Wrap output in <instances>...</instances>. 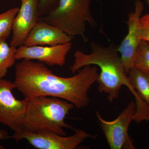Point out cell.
<instances>
[{
  "label": "cell",
  "mask_w": 149,
  "mask_h": 149,
  "mask_svg": "<svg viewBox=\"0 0 149 149\" xmlns=\"http://www.w3.org/2000/svg\"><path fill=\"white\" fill-rule=\"evenodd\" d=\"M74 134L66 137L50 132L32 133L22 130L14 133L9 138L16 142L22 139L27 140L30 145L39 149H74L86 139H96L97 135H91L84 130L75 129Z\"/></svg>",
  "instance_id": "cell-6"
},
{
  "label": "cell",
  "mask_w": 149,
  "mask_h": 149,
  "mask_svg": "<svg viewBox=\"0 0 149 149\" xmlns=\"http://www.w3.org/2000/svg\"><path fill=\"white\" fill-rule=\"evenodd\" d=\"M19 10V8H13L0 13V41H6L11 35L14 21Z\"/></svg>",
  "instance_id": "cell-14"
},
{
  "label": "cell",
  "mask_w": 149,
  "mask_h": 149,
  "mask_svg": "<svg viewBox=\"0 0 149 149\" xmlns=\"http://www.w3.org/2000/svg\"><path fill=\"white\" fill-rule=\"evenodd\" d=\"M91 47L90 54L79 50L75 51L74 63L70 68L72 73L87 65L98 66L100 71L97 80L98 89L100 93L107 94L109 101L111 102L118 97L123 86L128 88L136 100L137 94L129 82L117 47L113 45L105 46L92 41Z\"/></svg>",
  "instance_id": "cell-2"
},
{
  "label": "cell",
  "mask_w": 149,
  "mask_h": 149,
  "mask_svg": "<svg viewBox=\"0 0 149 149\" xmlns=\"http://www.w3.org/2000/svg\"><path fill=\"white\" fill-rule=\"evenodd\" d=\"M130 85L137 95L134 120L138 123L149 120V74L133 67L128 72Z\"/></svg>",
  "instance_id": "cell-11"
},
{
  "label": "cell",
  "mask_w": 149,
  "mask_h": 149,
  "mask_svg": "<svg viewBox=\"0 0 149 149\" xmlns=\"http://www.w3.org/2000/svg\"><path fill=\"white\" fill-rule=\"evenodd\" d=\"M17 48L10 46L6 41H0V78L7 74L8 69L15 64Z\"/></svg>",
  "instance_id": "cell-13"
},
{
  "label": "cell",
  "mask_w": 149,
  "mask_h": 149,
  "mask_svg": "<svg viewBox=\"0 0 149 149\" xmlns=\"http://www.w3.org/2000/svg\"><path fill=\"white\" fill-rule=\"evenodd\" d=\"M72 39L60 28L38 21L29 32L23 45L56 46L71 42Z\"/></svg>",
  "instance_id": "cell-12"
},
{
  "label": "cell",
  "mask_w": 149,
  "mask_h": 149,
  "mask_svg": "<svg viewBox=\"0 0 149 149\" xmlns=\"http://www.w3.org/2000/svg\"><path fill=\"white\" fill-rule=\"evenodd\" d=\"M149 6V0H145Z\"/></svg>",
  "instance_id": "cell-20"
},
{
  "label": "cell",
  "mask_w": 149,
  "mask_h": 149,
  "mask_svg": "<svg viewBox=\"0 0 149 149\" xmlns=\"http://www.w3.org/2000/svg\"><path fill=\"white\" fill-rule=\"evenodd\" d=\"M15 88L14 82L0 78V124L7 126L14 133L22 130L27 104V100L14 97L12 91Z\"/></svg>",
  "instance_id": "cell-7"
},
{
  "label": "cell",
  "mask_w": 149,
  "mask_h": 149,
  "mask_svg": "<svg viewBox=\"0 0 149 149\" xmlns=\"http://www.w3.org/2000/svg\"><path fill=\"white\" fill-rule=\"evenodd\" d=\"M24 1V0H20V1H21V2L23 1Z\"/></svg>",
  "instance_id": "cell-21"
},
{
  "label": "cell",
  "mask_w": 149,
  "mask_h": 149,
  "mask_svg": "<svg viewBox=\"0 0 149 149\" xmlns=\"http://www.w3.org/2000/svg\"><path fill=\"white\" fill-rule=\"evenodd\" d=\"M71 47V42L53 46L22 45L17 48L15 57L17 61L37 60L49 66L62 67Z\"/></svg>",
  "instance_id": "cell-9"
},
{
  "label": "cell",
  "mask_w": 149,
  "mask_h": 149,
  "mask_svg": "<svg viewBox=\"0 0 149 149\" xmlns=\"http://www.w3.org/2000/svg\"><path fill=\"white\" fill-rule=\"evenodd\" d=\"M8 133L5 130H2L0 128V141L8 139Z\"/></svg>",
  "instance_id": "cell-18"
},
{
  "label": "cell",
  "mask_w": 149,
  "mask_h": 149,
  "mask_svg": "<svg viewBox=\"0 0 149 149\" xmlns=\"http://www.w3.org/2000/svg\"><path fill=\"white\" fill-rule=\"evenodd\" d=\"M92 0H59L56 6L39 21L60 28L72 37L80 36L87 41L85 36L87 22L95 27L97 23L92 15Z\"/></svg>",
  "instance_id": "cell-4"
},
{
  "label": "cell",
  "mask_w": 149,
  "mask_h": 149,
  "mask_svg": "<svg viewBox=\"0 0 149 149\" xmlns=\"http://www.w3.org/2000/svg\"><path fill=\"white\" fill-rule=\"evenodd\" d=\"M27 101L22 130L32 133L50 132L66 136L64 128L73 131L76 129L65 121L74 107L73 104L49 96H37Z\"/></svg>",
  "instance_id": "cell-3"
},
{
  "label": "cell",
  "mask_w": 149,
  "mask_h": 149,
  "mask_svg": "<svg viewBox=\"0 0 149 149\" xmlns=\"http://www.w3.org/2000/svg\"><path fill=\"white\" fill-rule=\"evenodd\" d=\"M13 26L9 45L16 48L23 45L28 35L39 20L38 0H24Z\"/></svg>",
  "instance_id": "cell-10"
},
{
  "label": "cell",
  "mask_w": 149,
  "mask_h": 149,
  "mask_svg": "<svg viewBox=\"0 0 149 149\" xmlns=\"http://www.w3.org/2000/svg\"><path fill=\"white\" fill-rule=\"evenodd\" d=\"M144 9L143 3L140 0H136L135 9L128 14L126 22L128 33L118 47V51L120 54L121 61L128 73L133 67L135 56L141 41L139 36V23Z\"/></svg>",
  "instance_id": "cell-8"
},
{
  "label": "cell",
  "mask_w": 149,
  "mask_h": 149,
  "mask_svg": "<svg viewBox=\"0 0 149 149\" xmlns=\"http://www.w3.org/2000/svg\"><path fill=\"white\" fill-rule=\"evenodd\" d=\"M5 148H4V147L2 145H0V149H5Z\"/></svg>",
  "instance_id": "cell-19"
},
{
  "label": "cell",
  "mask_w": 149,
  "mask_h": 149,
  "mask_svg": "<svg viewBox=\"0 0 149 149\" xmlns=\"http://www.w3.org/2000/svg\"><path fill=\"white\" fill-rule=\"evenodd\" d=\"M139 32L141 40L149 42V13L142 15L140 17Z\"/></svg>",
  "instance_id": "cell-16"
},
{
  "label": "cell",
  "mask_w": 149,
  "mask_h": 149,
  "mask_svg": "<svg viewBox=\"0 0 149 149\" xmlns=\"http://www.w3.org/2000/svg\"><path fill=\"white\" fill-rule=\"evenodd\" d=\"M59 0H38L39 18L45 15L58 3Z\"/></svg>",
  "instance_id": "cell-17"
},
{
  "label": "cell",
  "mask_w": 149,
  "mask_h": 149,
  "mask_svg": "<svg viewBox=\"0 0 149 149\" xmlns=\"http://www.w3.org/2000/svg\"><path fill=\"white\" fill-rule=\"evenodd\" d=\"M136 108V102H130L117 118L111 121L105 120L96 111L98 122L110 149L136 148L128 130L130 123L134 120Z\"/></svg>",
  "instance_id": "cell-5"
},
{
  "label": "cell",
  "mask_w": 149,
  "mask_h": 149,
  "mask_svg": "<svg viewBox=\"0 0 149 149\" xmlns=\"http://www.w3.org/2000/svg\"><path fill=\"white\" fill-rule=\"evenodd\" d=\"M133 67L149 74V42L141 40L135 58Z\"/></svg>",
  "instance_id": "cell-15"
},
{
  "label": "cell",
  "mask_w": 149,
  "mask_h": 149,
  "mask_svg": "<svg viewBox=\"0 0 149 149\" xmlns=\"http://www.w3.org/2000/svg\"><path fill=\"white\" fill-rule=\"evenodd\" d=\"M98 75L97 67L87 65L72 77H60L43 63L22 60L15 65L14 82L27 100L49 96L63 99L81 109L89 105L88 91Z\"/></svg>",
  "instance_id": "cell-1"
}]
</instances>
